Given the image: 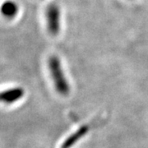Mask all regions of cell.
Here are the masks:
<instances>
[{
  "instance_id": "obj_1",
  "label": "cell",
  "mask_w": 148,
  "mask_h": 148,
  "mask_svg": "<svg viewBox=\"0 0 148 148\" xmlns=\"http://www.w3.org/2000/svg\"><path fill=\"white\" fill-rule=\"evenodd\" d=\"M48 66H49V72L51 73V77L53 81V84H54L56 90L60 95H68L70 91V86L65 77V75H64L60 61L58 57L51 56L49 58Z\"/></svg>"
},
{
  "instance_id": "obj_2",
  "label": "cell",
  "mask_w": 148,
  "mask_h": 148,
  "mask_svg": "<svg viewBox=\"0 0 148 148\" xmlns=\"http://www.w3.org/2000/svg\"><path fill=\"white\" fill-rule=\"evenodd\" d=\"M45 16L48 32L52 36L58 35L60 31V10L58 6L53 3L48 6Z\"/></svg>"
},
{
  "instance_id": "obj_3",
  "label": "cell",
  "mask_w": 148,
  "mask_h": 148,
  "mask_svg": "<svg viewBox=\"0 0 148 148\" xmlns=\"http://www.w3.org/2000/svg\"><path fill=\"white\" fill-rule=\"evenodd\" d=\"M25 91L21 87H14L0 92V102L7 105L13 104L23 97Z\"/></svg>"
},
{
  "instance_id": "obj_4",
  "label": "cell",
  "mask_w": 148,
  "mask_h": 148,
  "mask_svg": "<svg viewBox=\"0 0 148 148\" xmlns=\"http://www.w3.org/2000/svg\"><path fill=\"white\" fill-rule=\"evenodd\" d=\"M19 8L14 1L7 0L0 7V12L2 16L7 19H13L18 13Z\"/></svg>"
},
{
  "instance_id": "obj_5",
  "label": "cell",
  "mask_w": 148,
  "mask_h": 148,
  "mask_svg": "<svg viewBox=\"0 0 148 148\" xmlns=\"http://www.w3.org/2000/svg\"><path fill=\"white\" fill-rule=\"evenodd\" d=\"M88 130H89V128H88V127H86V126L81 127L77 132L73 133L72 136H70V137L65 141V143H64V144H63V146H62V148L71 147H72L73 145H74L78 140H80L83 136H85V134L88 132Z\"/></svg>"
}]
</instances>
